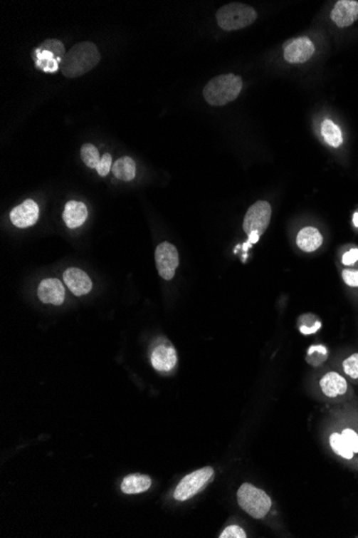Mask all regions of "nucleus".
I'll return each instance as SVG.
<instances>
[{
    "mask_svg": "<svg viewBox=\"0 0 358 538\" xmlns=\"http://www.w3.org/2000/svg\"><path fill=\"white\" fill-rule=\"evenodd\" d=\"M320 438L330 457L358 473V428L347 404L328 405L320 425Z\"/></svg>",
    "mask_w": 358,
    "mask_h": 538,
    "instance_id": "nucleus-1",
    "label": "nucleus"
},
{
    "mask_svg": "<svg viewBox=\"0 0 358 538\" xmlns=\"http://www.w3.org/2000/svg\"><path fill=\"white\" fill-rule=\"evenodd\" d=\"M308 390L317 401L338 405L356 399L353 385L332 368H319L308 381Z\"/></svg>",
    "mask_w": 358,
    "mask_h": 538,
    "instance_id": "nucleus-2",
    "label": "nucleus"
},
{
    "mask_svg": "<svg viewBox=\"0 0 358 538\" xmlns=\"http://www.w3.org/2000/svg\"><path fill=\"white\" fill-rule=\"evenodd\" d=\"M100 53L93 42H80L72 46L63 57L60 71L67 78H78L94 69L100 61Z\"/></svg>",
    "mask_w": 358,
    "mask_h": 538,
    "instance_id": "nucleus-3",
    "label": "nucleus"
},
{
    "mask_svg": "<svg viewBox=\"0 0 358 538\" xmlns=\"http://www.w3.org/2000/svg\"><path fill=\"white\" fill-rule=\"evenodd\" d=\"M236 497L239 507L256 520H266L274 512L272 497L250 482H243L239 487Z\"/></svg>",
    "mask_w": 358,
    "mask_h": 538,
    "instance_id": "nucleus-4",
    "label": "nucleus"
},
{
    "mask_svg": "<svg viewBox=\"0 0 358 538\" xmlns=\"http://www.w3.org/2000/svg\"><path fill=\"white\" fill-rule=\"evenodd\" d=\"M243 80L233 73L221 74L211 79L203 90L205 100L214 107H223L241 94Z\"/></svg>",
    "mask_w": 358,
    "mask_h": 538,
    "instance_id": "nucleus-5",
    "label": "nucleus"
},
{
    "mask_svg": "<svg viewBox=\"0 0 358 538\" xmlns=\"http://www.w3.org/2000/svg\"><path fill=\"white\" fill-rule=\"evenodd\" d=\"M272 213V205L267 201H256L249 207L243 218V232L249 238L246 244H256L260 240V237L270 226Z\"/></svg>",
    "mask_w": 358,
    "mask_h": 538,
    "instance_id": "nucleus-6",
    "label": "nucleus"
},
{
    "mask_svg": "<svg viewBox=\"0 0 358 538\" xmlns=\"http://www.w3.org/2000/svg\"><path fill=\"white\" fill-rule=\"evenodd\" d=\"M218 25L226 31H238L256 22L258 14L243 4L233 3L220 8L216 14Z\"/></svg>",
    "mask_w": 358,
    "mask_h": 538,
    "instance_id": "nucleus-7",
    "label": "nucleus"
},
{
    "mask_svg": "<svg viewBox=\"0 0 358 538\" xmlns=\"http://www.w3.org/2000/svg\"><path fill=\"white\" fill-rule=\"evenodd\" d=\"M215 478V470L205 467L186 475L178 482L173 492V497L177 502H186L202 492Z\"/></svg>",
    "mask_w": 358,
    "mask_h": 538,
    "instance_id": "nucleus-8",
    "label": "nucleus"
},
{
    "mask_svg": "<svg viewBox=\"0 0 358 538\" xmlns=\"http://www.w3.org/2000/svg\"><path fill=\"white\" fill-rule=\"evenodd\" d=\"M154 258L159 275L165 281H171L179 266L177 249L169 242L161 243L157 247Z\"/></svg>",
    "mask_w": 358,
    "mask_h": 538,
    "instance_id": "nucleus-9",
    "label": "nucleus"
},
{
    "mask_svg": "<svg viewBox=\"0 0 358 538\" xmlns=\"http://www.w3.org/2000/svg\"><path fill=\"white\" fill-rule=\"evenodd\" d=\"M150 360L154 370L161 373H171L177 366V351L171 343L164 341L154 347Z\"/></svg>",
    "mask_w": 358,
    "mask_h": 538,
    "instance_id": "nucleus-10",
    "label": "nucleus"
},
{
    "mask_svg": "<svg viewBox=\"0 0 358 538\" xmlns=\"http://www.w3.org/2000/svg\"><path fill=\"white\" fill-rule=\"evenodd\" d=\"M315 46L309 38L302 37L293 40L285 48V58L290 63H302L315 54Z\"/></svg>",
    "mask_w": 358,
    "mask_h": 538,
    "instance_id": "nucleus-11",
    "label": "nucleus"
},
{
    "mask_svg": "<svg viewBox=\"0 0 358 538\" xmlns=\"http://www.w3.org/2000/svg\"><path fill=\"white\" fill-rule=\"evenodd\" d=\"M38 218H39V207L31 199L14 207L10 213L12 224L18 228L33 226L37 222Z\"/></svg>",
    "mask_w": 358,
    "mask_h": 538,
    "instance_id": "nucleus-12",
    "label": "nucleus"
},
{
    "mask_svg": "<svg viewBox=\"0 0 358 538\" xmlns=\"http://www.w3.org/2000/svg\"><path fill=\"white\" fill-rule=\"evenodd\" d=\"M330 18L338 27L351 26L358 18V1L340 0L335 5Z\"/></svg>",
    "mask_w": 358,
    "mask_h": 538,
    "instance_id": "nucleus-13",
    "label": "nucleus"
},
{
    "mask_svg": "<svg viewBox=\"0 0 358 538\" xmlns=\"http://www.w3.org/2000/svg\"><path fill=\"white\" fill-rule=\"evenodd\" d=\"M63 281L67 287L75 296H84L93 288V283L84 271L78 268H69L63 273Z\"/></svg>",
    "mask_w": 358,
    "mask_h": 538,
    "instance_id": "nucleus-14",
    "label": "nucleus"
},
{
    "mask_svg": "<svg viewBox=\"0 0 358 538\" xmlns=\"http://www.w3.org/2000/svg\"><path fill=\"white\" fill-rule=\"evenodd\" d=\"M38 296L46 304L60 305L65 301V288L57 279H46L38 288Z\"/></svg>",
    "mask_w": 358,
    "mask_h": 538,
    "instance_id": "nucleus-15",
    "label": "nucleus"
},
{
    "mask_svg": "<svg viewBox=\"0 0 358 538\" xmlns=\"http://www.w3.org/2000/svg\"><path fill=\"white\" fill-rule=\"evenodd\" d=\"M352 385H358V351L338 356L332 364Z\"/></svg>",
    "mask_w": 358,
    "mask_h": 538,
    "instance_id": "nucleus-16",
    "label": "nucleus"
},
{
    "mask_svg": "<svg viewBox=\"0 0 358 538\" xmlns=\"http://www.w3.org/2000/svg\"><path fill=\"white\" fill-rule=\"evenodd\" d=\"M323 244V236L315 227H305L296 237V245L304 253L317 252Z\"/></svg>",
    "mask_w": 358,
    "mask_h": 538,
    "instance_id": "nucleus-17",
    "label": "nucleus"
},
{
    "mask_svg": "<svg viewBox=\"0 0 358 538\" xmlns=\"http://www.w3.org/2000/svg\"><path fill=\"white\" fill-rule=\"evenodd\" d=\"M87 216H88V211H87L86 205L80 201H69L65 205L63 214L65 224L71 229L82 226Z\"/></svg>",
    "mask_w": 358,
    "mask_h": 538,
    "instance_id": "nucleus-18",
    "label": "nucleus"
},
{
    "mask_svg": "<svg viewBox=\"0 0 358 538\" xmlns=\"http://www.w3.org/2000/svg\"><path fill=\"white\" fill-rule=\"evenodd\" d=\"M33 55L36 61V67L39 68L42 71L54 73L60 69V63L63 58L55 54L54 52L36 48Z\"/></svg>",
    "mask_w": 358,
    "mask_h": 538,
    "instance_id": "nucleus-19",
    "label": "nucleus"
},
{
    "mask_svg": "<svg viewBox=\"0 0 358 538\" xmlns=\"http://www.w3.org/2000/svg\"><path fill=\"white\" fill-rule=\"evenodd\" d=\"M152 487L149 476L132 474L127 476L122 482V491L126 495H139L145 492Z\"/></svg>",
    "mask_w": 358,
    "mask_h": 538,
    "instance_id": "nucleus-20",
    "label": "nucleus"
},
{
    "mask_svg": "<svg viewBox=\"0 0 358 538\" xmlns=\"http://www.w3.org/2000/svg\"><path fill=\"white\" fill-rule=\"evenodd\" d=\"M112 171L118 180L129 182L135 179L137 167L132 158L122 157L116 160L115 164L112 167Z\"/></svg>",
    "mask_w": 358,
    "mask_h": 538,
    "instance_id": "nucleus-21",
    "label": "nucleus"
},
{
    "mask_svg": "<svg viewBox=\"0 0 358 538\" xmlns=\"http://www.w3.org/2000/svg\"><path fill=\"white\" fill-rule=\"evenodd\" d=\"M330 358V351L323 344H312L306 353V361L315 368H322Z\"/></svg>",
    "mask_w": 358,
    "mask_h": 538,
    "instance_id": "nucleus-22",
    "label": "nucleus"
},
{
    "mask_svg": "<svg viewBox=\"0 0 358 538\" xmlns=\"http://www.w3.org/2000/svg\"><path fill=\"white\" fill-rule=\"evenodd\" d=\"M322 326L323 324L321 319L313 313H305L298 319V330L304 336H312L317 333L321 330Z\"/></svg>",
    "mask_w": 358,
    "mask_h": 538,
    "instance_id": "nucleus-23",
    "label": "nucleus"
},
{
    "mask_svg": "<svg viewBox=\"0 0 358 538\" xmlns=\"http://www.w3.org/2000/svg\"><path fill=\"white\" fill-rule=\"evenodd\" d=\"M321 130L324 139L332 148H339L342 144V133H341L340 128L332 120H324L322 123Z\"/></svg>",
    "mask_w": 358,
    "mask_h": 538,
    "instance_id": "nucleus-24",
    "label": "nucleus"
},
{
    "mask_svg": "<svg viewBox=\"0 0 358 538\" xmlns=\"http://www.w3.org/2000/svg\"><path fill=\"white\" fill-rule=\"evenodd\" d=\"M80 157L83 162L89 168L96 169L100 162L101 157L98 148L90 143L84 144L80 148Z\"/></svg>",
    "mask_w": 358,
    "mask_h": 538,
    "instance_id": "nucleus-25",
    "label": "nucleus"
},
{
    "mask_svg": "<svg viewBox=\"0 0 358 538\" xmlns=\"http://www.w3.org/2000/svg\"><path fill=\"white\" fill-rule=\"evenodd\" d=\"M340 264L344 268L358 269V249L357 247H351L343 252L340 258Z\"/></svg>",
    "mask_w": 358,
    "mask_h": 538,
    "instance_id": "nucleus-26",
    "label": "nucleus"
},
{
    "mask_svg": "<svg viewBox=\"0 0 358 538\" xmlns=\"http://www.w3.org/2000/svg\"><path fill=\"white\" fill-rule=\"evenodd\" d=\"M341 279L347 287L358 289V269L343 268Z\"/></svg>",
    "mask_w": 358,
    "mask_h": 538,
    "instance_id": "nucleus-27",
    "label": "nucleus"
},
{
    "mask_svg": "<svg viewBox=\"0 0 358 538\" xmlns=\"http://www.w3.org/2000/svg\"><path fill=\"white\" fill-rule=\"evenodd\" d=\"M220 538H247L248 534L241 525L230 524L220 533Z\"/></svg>",
    "mask_w": 358,
    "mask_h": 538,
    "instance_id": "nucleus-28",
    "label": "nucleus"
},
{
    "mask_svg": "<svg viewBox=\"0 0 358 538\" xmlns=\"http://www.w3.org/2000/svg\"><path fill=\"white\" fill-rule=\"evenodd\" d=\"M112 167L113 166H112L111 155L107 154V152H105V155L101 157L96 170L101 177H107V175H109L110 170H112Z\"/></svg>",
    "mask_w": 358,
    "mask_h": 538,
    "instance_id": "nucleus-29",
    "label": "nucleus"
},
{
    "mask_svg": "<svg viewBox=\"0 0 358 538\" xmlns=\"http://www.w3.org/2000/svg\"><path fill=\"white\" fill-rule=\"evenodd\" d=\"M347 408H349V413H351L352 417H353L354 421H355L356 425L358 428V399H354L353 401L347 402Z\"/></svg>",
    "mask_w": 358,
    "mask_h": 538,
    "instance_id": "nucleus-30",
    "label": "nucleus"
},
{
    "mask_svg": "<svg viewBox=\"0 0 358 538\" xmlns=\"http://www.w3.org/2000/svg\"><path fill=\"white\" fill-rule=\"evenodd\" d=\"M353 224L356 228H358V211L353 214Z\"/></svg>",
    "mask_w": 358,
    "mask_h": 538,
    "instance_id": "nucleus-31",
    "label": "nucleus"
}]
</instances>
